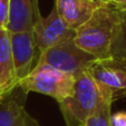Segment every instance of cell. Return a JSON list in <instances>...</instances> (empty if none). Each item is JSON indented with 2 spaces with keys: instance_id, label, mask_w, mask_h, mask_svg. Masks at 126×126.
I'll return each mask as SVG.
<instances>
[{
  "instance_id": "obj_1",
  "label": "cell",
  "mask_w": 126,
  "mask_h": 126,
  "mask_svg": "<svg viewBox=\"0 0 126 126\" xmlns=\"http://www.w3.org/2000/svg\"><path fill=\"white\" fill-rule=\"evenodd\" d=\"M119 21V12L110 5L102 6L75 30L74 43L96 59L110 58V46Z\"/></svg>"
},
{
  "instance_id": "obj_2",
  "label": "cell",
  "mask_w": 126,
  "mask_h": 126,
  "mask_svg": "<svg viewBox=\"0 0 126 126\" xmlns=\"http://www.w3.org/2000/svg\"><path fill=\"white\" fill-rule=\"evenodd\" d=\"M105 102H110L102 94L97 84L87 71L75 78L70 96L58 103L67 126L84 125ZM112 103V102H110Z\"/></svg>"
},
{
  "instance_id": "obj_3",
  "label": "cell",
  "mask_w": 126,
  "mask_h": 126,
  "mask_svg": "<svg viewBox=\"0 0 126 126\" xmlns=\"http://www.w3.org/2000/svg\"><path fill=\"white\" fill-rule=\"evenodd\" d=\"M75 84V77L67 75L46 64H36L30 74L19 81L20 87L26 93H39L52 97L62 103L70 96Z\"/></svg>"
},
{
  "instance_id": "obj_4",
  "label": "cell",
  "mask_w": 126,
  "mask_h": 126,
  "mask_svg": "<svg viewBox=\"0 0 126 126\" xmlns=\"http://www.w3.org/2000/svg\"><path fill=\"white\" fill-rule=\"evenodd\" d=\"M95 60L97 59L94 56L80 49L74 43V39H69L39 54L37 64L49 65L76 78L87 70Z\"/></svg>"
},
{
  "instance_id": "obj_5",
  "label": "cell",
  "mask_w": 126,
  "mask_h": 126,
  "mask_svg": "<svg viewBox=\"0 0 126 126\" xmlns=\"http://www.w3.org/2000/svg\"><path fill=\"white\" fill-rule=\"evenodd\" d=\"M102 94L112 103L126 97V63L115 58L97 59L86 70Z\"/></svg>"
},
{
  "instance_id": "obj_6",
  "label": "cell",
  "mask_w": 126,
  "mask_h": 126,
  "mask_svg": "<svg viewBox=\"0 0 126 126\" xmlns=\"http://www.w3.org/2000/svg\"><path fill=\"white\" fill-rule=\"evenodd\" d=\"M32 31L39 54L66 40L74 39L75 36V30L65 24L55 6L47 17L40 15L37 18Z\"/></svg>"
},
{
  "instance_id": "obj_7",
  "label": "cell",
  "mask_w": 126,
  "mask_h": 126,
  "mask_svg": "<svg viewBox=\"0 0 126 126\" xmlns=\"http://www.w3.org/2000/svg\"><path fill=\"white\" fill-rule=\"evenodd\" d=\"M9 38L15 76L19 84V81L28 76L35 68L39 57V55H37L38 49L36 46L32 30L14 33L9 32Z\"/></svg>"
},
{
  "instance_id": "obj_8",
  "label": "cell",
  "mask_w": 126,
  "mask_h": 126,
  "mask_svg": "<svg viewBox=\"0 0 126 126\" xmlns=\"http://www.w3.org/2000/svg\"><path fill=\"white\" fill-rule=\"evenodd\" d=\"M64 22L73 30L86 22L103 5L97 0H55L54 5Z\"/></svg>"
},
{
  "instance_id": "obj_9",
  "label": "cell",
  "mask_w": 126,
  "mask_h": 126,
  "mask_svg": "<svg viewBox=\"0 0 126 126\" xmlns=\"http://www.w3.org/2000/svg\"><path fill=\"white\" fill-rule=\"evenodd\" d=\"M40 15L38 0H10L8 32L32 30L33 25Z\"/></svg>"
},
{
  "instance_id": "obj_10",
  "label": "cell",
  "mask_w": 126,
  "mask_h": 126,
  "mask_svg": "<svg viewBox=\"0 0 126 126\" xmlns=\"http://www.w3.org/2000/svg\"><path fill=\"white\" fill-rule=\"evenodd\" d=\"M27 94L20 87L0 98V126H22Z\"/></svg>"
},
{
  "instance_id": "obj_11",
  "label": "cell",
  "mask_w": 126,
  "mask_h": 126,
  "mask_svg": "<svg viewBox=\"0 0 126 126\" xmlns=\"http://www.w3.org/2000/svg\"><path fill=\"white\" fill-rule=\"evenodd\" d=\"M110 57L126 62V11L119 12V21L110 46Z\"/></svg>"
},
{
  "instance_id": "obj_12",
  "label": "cell",
  "mask_w": 126,
  "mask_h": 126,
  "mask_svg": "<svg viewBox=\"0 0 126 126\" xmlns=\"http://www.w3.org/2000/svg\"><path fill=\"white\" fill-rule=\"evenodd\" d=\"M112 104L110 102H105L92 116L86 119L83 126H113L110 122Z\"/></svg>"
},
{
  "instance_id": "obj_13",
  "label": "cell",
  "mask_w": 126,
  "mask_h": 126,
  "mask_svg": "<svg viewBox=\"0 0 126 126\" xmlns=\"http://www.w3.org/2000/svg\"><path fill=\"white\" fill-rule=\"evenodd\" d=\"M10 0H0V29L7 30Z\"/></svg>"
},
{
  "instance_id": "obj_14",
  "label": "cell",
  "mask_w": 126,
  "mask_h": 126,
  "mask_svg": "<svg viewBox=\"0 0 126 126\" xmlns=\"http://www.w3.org/2000/svg\"><path fill=\"white\" fill-rule=\"evenodd\" d=\"M110 122L113 126H126V112H117L115 114H112Z\"/></svg>"
},
{
  "instance_id": "obj_15",
  "label": "cell",
  "mask_w": 126,
  "mask_h": 126,
  "mask_svg": "<svg viewBox=\"0 0 126 126\" xmlns=\"http://www.w3.org/2000/svg\"><path fill=\"white\" fill-rule=\"evenodd\" d=\"M110 6L119 12L126 11V0H110Z\"/></svg>"
},
{
  "instance_id": "obj_16",
  "label": "cell",
  "mask_w": 126,
  "mask_h": 126,
  "mask_svg": "<svg viewBox=\"0 0 126 126\" xmlns=\"http://www.w3.org/2000/svg\"><path fill=\"white\" fill-rule=\"evenodd\" d=\"M22 126H40V124H39V122L36 118H33L28 112H26Z\"/></svg>"
},
{
  "instance_id": "obj_17",
  "label": "cell",
  "mask_w": 126,
  "mask_h": 126,
  "mask_svg": "<svg viewBox=\"0 0 126 126\" xmlns=\"http://www.w3.org/2000/svg\"><path fill=\"white\" fill-rule=\"evenodd\" d=\"M99 2H102L103 5H110V0H97Z\"/></svg>"
},
{
  "instance_id": "obj_18",
  "label": "cell",
  "mask_w": 126,
  "mask_h": 126,
  "mask_svg": "<svg viewBox=\"0 0 126 126\" xmlns=\"http://www.w3.org/2000/svg\"><path fill=\"white\" fill-rule=\"evenodd\" d=\"M77 126H83V125H77Z\"/></svg>"
},
{
  "instance_id": "obj_19",
  "label": "cell",
  "mask_w": 126,
  "mask_h": 126,
  "mask_svg": "<svg viewBox=\"0 0 126 126\" xmlns=\"http://www.w3.org/2000/svg\"><path fill=\"white\" fill-rule=\"evenodd\" d=\"M125 63H126V62H125Z\"/></svg>"
}]
</instances>
